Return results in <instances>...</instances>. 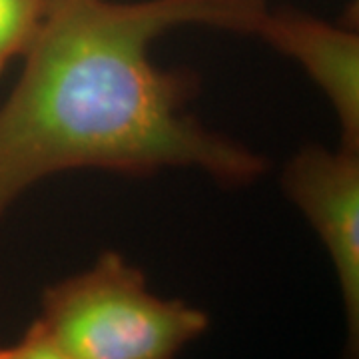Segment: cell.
<instances>
[{
    "label": "cell",
    "mask_w": 359,
    "mask_h": 359,
    "mask_svg": "<svg viewBox=\"0 0 359 359\" xmlns=\"http://www.w3.org/2000/svg\"><path fill=\"white\" fill-rule=\"evenodd\" d=\"M0 359H74L54 341L42 321L34 320L25 335L11 346H0Z\"/></svg>",
    "instance_id": "6"
},
{
    "label": "cell",
    "mask_w": 359,
    "mask_h": 359,
    "mask_svg": "<svg viewBox=\"0 0 359 359\" xmlns=\"http://www.w3.org/2000/svg\"><path fill=\"white\" fill-rule=\"evenodd\" d=\"M283 188L318 231L332 257L347 318V355L359 347L358 150L302 148L283 170Z\"/></svg>",
    "instance_id": "3"
},
{
    "label": "cell",
    "mask_w": 359,
    "mask_h": 359,
    "mask_svg": "<svg viewBox=\"0 0 359 359\" xmlns=\"http://www.w3.org/2000/svg\"><path fill=\"white\" fill-rule=\"evenodd\" d=\"M259 39L304 66L332 102L344 148L359 150V36L297 11H269L257 22Z\"/></svg>",
    "instance_id": "4"
},
{
    "label": "cell",
    "mask_w": 359,
    "mask_h": 359,
    "mask_svg": "<svg viewBox=\"0 0 359 359\" xmlns=\"http://www.w3.org/2000/svg\"><path fill=\"white\" fill-rule=\"evenodd\" d=\"M48 11V0H0V72L25 54Z\"/></svg>",
    "instance_id": "5"
},
{
    "label": "cell",
    "mask_w": 359,
    "mask_h": 359,
    "mask_svg": "<svg viewBox=\"0 0 359 359\" xmlns=\"http://www.w3.org/2000/svg\"><path fill=\"white\" fill-rule=\"evenodd\" d=\"M268 2L48 0L22 76L0 106V216L28 186L72 168L256 180L264 158L202 126L186 110L192 74L158 68L148 50L186 25L254 34Z\"/></svg>",
    "instance_id": "1"
},
{
    "label": "cell",
    "mask_w": 359,
    "mask_h": 359,
    "mask_svg": "<svg viewBox=\"0 0 359 359\" xmlns=\"http://www.w3.org/2000/svg\"><path fill=\"white\" fill-rule=\"evenodd\" d=\"M39 320L74 359H176L210 325L202 309L152 294L116 252L52 283Z\"/></svg>",
    "instance_id": "2"
}]
</instances>
